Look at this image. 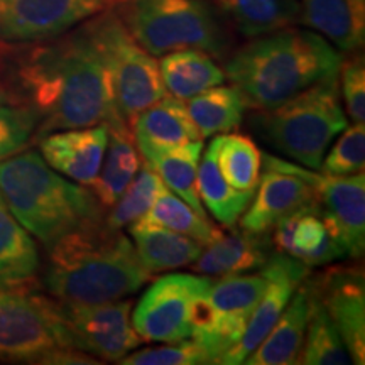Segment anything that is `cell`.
Instances as JSON below:
<instances>
[{"label": "cell", "mask_w": 365, "mask_h": 365, "mask_svg": "<svg viewBox=\"0 0 365 365\" xmlns=\"http://www.w3.org/2000/svg\"><path fill=\"white\" fill-rule=\"evenodd\" d=\"M230 27L244 38L298 24V0H210Z\"/></svg>", "instance_id": "4316f807"}, {"label": "cell", "mask_w": 365, "mask_h": 365, "mask_svg": "<svg viewBox=\"0 0 365 365\" xmlns=\"http://www.w3.org/2000/svg\"><path fill=\"white\" fill-rule=\"evenodd\" d=\"M309 293L325 308L352 364L365 362V279L360 266H331L307 277Z\"/></svg>", "instance_id": "4fadbf2b"}, {"label": "cell", "mask_w": 365, "mask_h": 365, "mask_svg": "<svg viewBox=\"0 0 365 365\" xmlns=\"http://www.w3.org/2000/svg\"><path fill=\"white\" fill-rule=\"evenodd\" d=\"M122 0H0V43L58 38Z\"/></svg>", "instance_id": "8fae6325"}, {"label": "cell", "mask_w": 365, "mask_h": 365, "mask_svg": "<svg viewBox=\"0 0 365 365\" xmlns=\"http://www.w3.org/2000/svg\"><path fill=\"white\" fill-rule=\"evenodd\" d=\"M105 124L108 127L107 149L97 180L90 188L102 208L110 210L140 170L143 159L124 118L115 115Z\"/></svg>", "instance_id": "7402d4cb"}, {"label": "cell", "mask_w": 365, "mask_h": 365, "mask_svg": "<svg viewBox=\"0 0 365 365\" xmlns=\"http://www.w3.org/2000/svg\"><path fill=\"white\" fill-rule=\"evenodd\" d=\"M330 150L322 159L318 170L328 176H349L364 173L365 168V127L346 125Z\"/></svg>", "instance_id": "8d00e7d4"}, {"label": "cell", "mask_w": 365, "mask_h": 365, "mask_svg": "<svg viewBox=\"0 0 365 365\" xmlns=\"http://www.w3.org/2000/svg\"><path fill=\"white\" fill-rule=\"evenodd\" d=\"M217 140V164L228 185L240 191H255L261 180L262 153L247 134H220Z\"/></svg>", "instance_id": "4dcf8cb0"}, {"label": "cell", "mask_w": 365, "mask_h": 365, "mask_svg": "<svg viewBox=\"0 0 365 365\" xmlns=\"http://www.w3.org/2000/svg\"><path fill=\"white\" fill-rule=\"evenodd\" d=\"M85 26L110 75L117 112L132 124L137 113L168 95L156 58L137 43L115 7L85 21Z\"/></svg>", "instance_id": "52a82bcc"}, {"label": "cell", "mask_w": 365, "mask_h": 365, "mask_svg": "<svg viewBox=\"0 0 365 365\" xmlns=\"http://www.w3.org/2000/svg\"><path fill=\"white\" fill-rule=\"evenodd\" d=\"M149 277L129 237L100 220L48 247L43 286L59 303L98 304L137 293Z\"/></svg>", "instance_id": "3957f363"}, {"label": "cell", "mask_w": 365, "mask_h": 365, "mask_svg": "<svg viewBox=\"0 0 365 365\" xmlns=\"http://www.w3.org/2000/svg\"><path fill=\"white\" fill-rule=\"evenodd\" d=\"M0 196L21 225L46 249L70 232L105 217L91 191L54 171L34 149L0 161Z\"/></svg>", "instance_id": "277c9868"}, {"label": "cell", "mask_w": 365, "mask_h": 365, "mask_svg": "<svg viewBox=\"0 0 365 365\" xmlns=\"http://www.w3.org/2000/svg\"><path fill=\"white\" fill-rule=\"evenodd\" d=\"M137 257L150 276L156 272L191 266L202 254L203 245L170 228L135 222L127 227Z\"/></svg>", "instance_id": "d4e9b609"}, {"label": "cell", "mask_w": 365, "mask_h": 365, "mask_svg": "<svg viewBox=\"0 0 365 365\" xmlns=\"http://www.w3.org/2000/svg\"><path fill=\"white\" fill-rule=\"evenodd\" d=\"M39 117L14 98L0 100V161L29 149L36 143Z\"/></svg>", "instance_id": "e575fe53"}, {"label": "cell", "mask_w": 365, "mask_h": 365, "mask_svg": "<svg viewBox=\"0 0 365 365\" xmlns=\"http://www.w3.org/2000/svg\"><path fill=\"white\" fill-rule=\"evenodd\" d=\"M344 56L308 27H282L228 54L225 78L245 107L269 110L319 80L339 75Z\"/></svg>", "instance_id": "7a4b0ae2"}, {"label": "cell", "mask_w": 365, "mask_h": 365, "mask_svg": "<svg viewBox=\"0 0 365 365\" xmlns=\"http://www.w3.org/2000/svg\"><path fill=\"white\" fill-rule=\"evenodd\" d=\"M309 317V289L304 279L262 344L245 359L249 365L298 364Z\"/></svg>", "instance_id": "cb8c5ba5"}, {"label": "cell", "mask_w": 365, "mask_h": 365, "mask_svg": "<svg viewBox=\"0 0 365 365\" xmlns=\"http://www.w3.org/2000/svg\"><path fill=\"white\" fill-rule=\"evenodd\" d=\"M340 97L344 98L346 115L354 124L365 120V63L364 56L341 61L339 71Z\"/></svg>", "instance_id": "74e56055"}, {"label": "cell", "mask_w": 365, "mask_h": 365, "mask_svg": "<svg viewBox=\"0 0 365 365\" xmlns=\"http://www.w3.org/2000/svg\"><path fill=\"white\" fill-rule=\"evenodd\" d=\"M2 98H9V93H7V88H6V85H4L2 71H0V100H2Z\"/></svg>", "instance_id": "f35d334b"}, {"label": "cell", "mask_w": 365, "mask_h": 365, "mask_svg": "<svg viewBox=\"0 0 365 365\" xmlns=\"http://www.w3.org/2000/svg\"><path fill=\"white\" fill-rule=\"evenodd\" d=\"M115 9L154 58L193 48L225 61L232 53L230 26L210 0H122Z\"/></svg>", "instance_id": "8992f818"}, {"label": "cell", "mask_w": 365, "mask_h": 365, "mask_svg": "<svg viewBox=\"0 0 365 365\" xmlns=\"http://www.w3.org/2000/svg\"><path fill=\"white\" fill-rule=\"evenodd\" d=\"M137 222L170 228L178 234L198 240L202 245L210 244L222 232V228L213 225L208 217L196 213L188 203L182 202L180 196L170 190L163 191L145 215Z\"/></svg>", "instance_id": "d6a6232c"}, {"label": "cell", "mask_w": 365, "mask_h": 365, "mask_svg": "<svg viewBox=\"0 0 365 365\" xmlns=\"http://www.w3.org/2000/svg\"><path fill=\"white\" fill-rule=\"evenodd\" d=\"M39 154L54 171L81 186L97 180L108 143L107 124L56 130L44 135Z\"/></svg>", "instance_id": "e0dca14e"}, {"label": "cell", "mask_w": 365, "mask_h": 365, "mask_svg": "<svg viewBox=\"0 0 365 365\" xmlns=\"http://www.w3.org/2000/svg\"><path fill=\"white\" fill-rule=\"evenodd\" d=\"M250 122L274 150L299 166L318 170L328 148L349 125L339 75L317 81L277 107L255 110Z\"/></svg>", "instance_id": "5b68a950"}, {"label": "cell", "mask_w": 365, "mask_h": 365, "mask_svg": "<svg viewBox=\"0 0 365 365\" xmlns=\"http://www.w3.org/2000/svg\"><path fill=\"white\" fill-rule=\"evenodd\" d=\"M56 309L73 349L97 359L118 362L143 344L130 322L132 301L125 298L98 304L56 301Z\"/></svg>", "instance_id": "30bf717a"}, {"label": "cell", "mask_w": 365, "mask_h": 365, "mask_svg": "<svg viewBox=\"0 0 365 365\" xmlns=\"http://www.w3.org/2000/svg\"><path fill=\"white\" fill-rule=\"evenodd\" d=\"M213 279L208 276L173 272L158 277L139 299L132 313V327L143 341L175 344L191 339V313L200 294L207 293Z\"/></svg>", "instance_id": "9c48e42d"}, {"label": "cell", "mask_w": 365, "mask_h": 365, "mask_svg": "<svg viewBox=\"0 0 365 365\" xmlns=\"http://www.w3.org/2000/svg\"><path fill=\"white\" fill-rule=\"evenodd\" d=\"M269 235L276 252L309 269L349 257L339 227L317 198L281 218Z\"/></svg>", "instance_id": "5bb4252c"}, {"label": "cell", "mask_w": 365, "mask_h": 365, "mask_svg": "<svg viewBox=\"0 0 365 365\" xmlns=\"http://www.w3.org/2000/svg\"><path fill=\"white\" fill-rule=\"evenodd\" d=\"M58 349L73 346L56 301L36 293L0 291V359L38 364Z\"/></svg>", "instance_id": "ba28073f"}, {"label": "cell", "mask_w": 365, "mask_h": 365, "mask_svg": "<svg viewBox=\"0 0 365 365\" xmlns=\"http://www.w3.org/2000/svg\"><path fill=\"white\" fill-rule=\"evenodd\" d=\"M154 171L161 178L166 188L180 196L200 215L208 217L200 200L196 188V176H198V164L203 153V140L180 145V148L168 149H145L139 150Z\"/></svg>", "instance_id": "83f0119b"}, {"label": "cell", "mask_w": 365, "mask_h": 365, "mask_svg": "<svg viewBox=\"0 0 365 365\" xmlns=\"http://www.w3.org/2000/svg\"><path fill=\"white\" fill-rule=\"evenodd\" d=\"M117 364L120 365H208L217 364L210 349L195 339H186L156 349H143L127 354Z\"/></svg>", "instance_id": "d590c367"}, {"label": "cell", "mask_w": 365, "mask_h": 365, "mask_svg": "<svg viewBox=\"0 0 365 365\" xmlns=\"http://www.w3.org/2000/svg\"><path fill=\"white\" fill-rule=\"evenodd\" d=\"M266 269L269 271V284L266 291L250 314L239 344L228 350L225 357L222 359V364H244L245 359L262 344V340L276 325L298 286L309 276L308 266L289 255L276 252V250H272L271 257L266 262Z\"/></svg>", "instance_id": "9a60e30c"}, {"label": "cell", "mask_w": 365, "mask_h": 365, "mask_svg": "<svg viewBox=\"0 0 365 365\" xmlns=\"http://www.w3.org/2000/svg\"><path fill=\"white\" fill-rule=\"evenodd\" d=\"M314 198V190L301 178L289 173L266 170L249 207L239 218L240 228L250 234L269 235L281 218Z\"/></svg>", "instance_id": "ac0fdd59"}, {"label": "cell", "mask_w": 365, "mask_h": 365, "mask_svg": "<svg viewBox=\"0 0 365 365\" xmlns=\"http://www.w3.org/2000/svg\"><path fill=\"white\" fill-rule=\"evenodd\" d=\"M298 24L323 36L340 53H355L365 41V0H298Z\"/></svg>", "instance_id": "ffe728a7"}, {"label": "cell", "mask_w": 365, "mask_h": 365, "mask_svg": "<svg viewBox=\"0 0 365 365\" xmlns=\"http://www.w3.org/2000/svg\"><path fill=\"white\" fill-rule=\"evenodd\" d=\"M196 188L203 207L225 228L235 227L242 213L249 207L254 191H240L228 185L217 164V140L213 139L202 153L196 176Z\"/></svg>", "instance_id": "f1b7e54d"}, {"label": "cell", "mask_w": 365, "mask_h": 365, "mask_svg": "<svg viewBox=\"0 0 365 365\" xmlns=\"http://www.w3.org/2000/svg\"><path fill=\"white\" fill-rule=\"evenodd\" d=\"M0 66L9 97L38 113L36 143L56 130L105 124L117 112L112 80L83 24L58 38L7 44Z\"/></svg>", "instance_id": "6da1fadb"}, {"label": "cell", "mask_w": 365, "mask_h": 365, "mask_svg": "<svg viewBox=\"0 0 365 365\" xmlns=\"http://www.w3.org/2000/svg\"><path fill=\"white\" fill-rule=\"evenodd\" d=\"M266 170L289 173L307 181L314 190L317 200L330 213L339 227L341 240L350 259L362 257L365 249V175L328 176L304 170L296 163L262 154Z\"/></svg>", "instance_id": "7c38bea8"}, {"label": "cell", "mask_w": 365, "mask_h": 365, "mask_svg": "<svg viewBox=\"0 0 365 365\" xmlns=\"http://www.w3.org/2000/svg\"><path fill=\"white\" fill-rule=\"evenodd\" d=\"M186 110L205 139L239 129L247 107L234 86L217 85L190 98Z\"/></svg>", "instance_id": "f546056e"}, {"label": "cell", "mask_w": 365, "mask_h": 365, "mask_svg": "<svg viewBox=\"0 0 365 365\" xmlns=\"http://www.w3.org/2000/svg\"><path fill=\"white\" fill-rule=\"evenodd\" d=\"M132 135L139 150L168 149L203 140L186 105L175 97H163L132 120Z\"/></svg>", "instance_id": "603a6c76"}, {"label": "cell", "mask_w": 365, "mask_h": 365, "mask_svg": "<svg viewBox=\"0 0 365 365\" xmlns=\"http://www.w3.org/2000/svg\"><path fill=\"white\" fill-rule=\"evenodd\" d=\"M41 257L33 235L12 215L0 196V291L34 293Z\"/></svg>", "instance_id": "44dd1931"}, {"label": "cell", "mask_w": 365, "mask_h": 365, "mask_svg": "<svg viewBox=\"0 0 365 365\" xmlns=\"http://www.w3.org/2000/svg\"><path fill=\"white\" fill-rule=\"evenodd\" d=\"M267 284L269 271L266 266L249 274L225 276L220 281L212 282L208 294L215 314L212 344L220 357V364L228 350L239 344L250 314L262 298Z\"/></svg>", "instance_id": "2e32d148"}, {"label": "cell", "mask_w": 365, "mask_h": 365, "mask_svg": "<svg viewBox=\"0 0 365 365\" xmlns=\"http://www.w3.org/2000/svg\"><path fill=\"white\" fill-rule=\"evenodd\" d=\"M159 73L166 91L181 102H188L195 95L222 85L225 71L217 59L202 49H178L161 56Z\"/></svg>", "instance_id": "484cf974"}, {"label": "cell", "mask_w": 365, "mask_h": 365, "mask_svg": "<svg viewBox=\"0 0 365 365\" xmlns=\"http://www.w3.org/2000/svg\"><path fill=\"white\" fill-rule=\"evenodd\" d=\"M309 289V287H308ZM298 364L350 365L349 350L322 303L309 293V317Z\"/></svg>", "instance_id": "1f68e13d"}, {"label": "cell", "mask_w": 365, "mask_h": 365, "mask_svg": "<svg viewBox=\"0 0 365 365\" xmlns=\"http://www.w3.org/2000/svg\"><path fill=\"white\" fill-rule=\"evenodd\" d=\"M271 235H257L242 228H222L202 254L191 264L202 276L225 277L257 271L266 266L272 254Z\"/></svg>", "instance_id": "d6986e66"}, {"label": "cell", "mask_w": 365, "mask_h": 365, "mask_svg": "<svg viewBox=\"0 0 365 365\" xmlns=\"http://www.w3.org/2000/svg\"><path fill=\"white\" fill-rule=\"evenodd\" d=\"M161 178L149 164H143L140 170L137 171L134 180L124 190L120 198L110 208L108 215H105V223L108 227L124 230L132 223L140 220L145 215V212L153 207L156 198L163 191H166Z\"/></svg>", "instance_id": "836d02e7"}]
</instances>
